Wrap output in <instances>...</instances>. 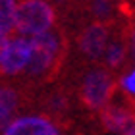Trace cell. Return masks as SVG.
<instances>
[{"instance_id":"obj_1","label":"cell","mask_w":135,"mask_h":135,"mask_svg":"<svg viewBox=\"0 0 135 135\" xmlns=\"http://www.w3.org/2000/svg\"><path fill=\"white\" fill-rule=\"evenodd\" d=\"M70 33L62 23L31 37V58L21 73L23 87L29 91H39L60 79L70 60Z\"/></svg>"},{"instance_id":"obj_8","label":"cell","mask_w":135,"mask_h":135,"mask_svg":"<svg viewBox=\"0 0 135 135\" xmlns=\"http://www.w3.org/2000/svg\"><path fill=\"white\" fill-rule=\"evenodd\" d=\"M29 58H31V37L16 35L14 39H10L4 58L0 62V75L4 77L21 75L29 64Z\"/></svg>"},{"instance_id":"obj_3","label":"cell","mask_w":135,"mask_h":135,"mask_svg":"<svg viewBox=\"0 0 135 135\" xmlns=\"http://www.w3.org/2000/svg\"><path fill=\"white\" fill-rule=\"evenodd\" d=\"M120 21V20H118ZM116 21H100V20H85L70 33L71 50L77 66H89L102 62L110 33Z\"/></svg>"},{"instance_id":"obj_13","label":"cell","mask_w":135,"mask_h":135,"mask_svg":"<svg viewBox=\"0 0 135 135\" xmlns=\"http://www.w3.org/2000/svg\"><path fill=\"white\" fill-rule=\"evenodd\" d=\"M122 87L135 95V68H133V70H129L124 77H122Z\"/></svg>"},{"instance_id":"obj_7","label":"cell","mask_w":135,"mask_h":135,"mask_svg":"<svg viewBox=\"0 0 135 135\" xmlns=\"http://www.w3.org/2000/svg\"><path fill=\"white\" fill-rule=\"evenodd\" d=\"M102 64L110 68L116 75L120 77V73L129 71V42H127V21L126 17H122L120 21H116V25L110 33L106 50L102 56Z\"/></svg>"},{"instance_id":"obj_10","label":"cell","mask_w":135,"mask_h":135,"mask_svg":"<svg viewBox=\"0 0 135 135\" xmlns=\"http://www.w3.org/2000/svg\"><path fill=\"white\" fill-rule=\"evenodd\" d=\"M27 93L20 87H2L0 89V133L17 118L21 102Z\"/></svg>"},{"instance_id":"obj_6","label":"cell","mask_w":135,"mask_h":135,"mask_svg":"<svg viewBox=\"0 0 135 135\" xmlns=\"http://www.w3.org/2000/svg\"><path fill=\"white\" fill-rule=\"evenodd\" d=\"M97 118H99L102 131L124 135L135 124V95L124 89L120 83L118 89L114 91L112 99L97 114Z\"/></svg>"},{"instance_id":"obj_2","label":"cell","mask_w":135,"mask_h":135,"mask_svg":"<svg viewBox=\"0 0 135 135\" xmlns=\"http://www.w3.org/2000/svg\"><path fill=\"white\" fill-rule=\"evenodd\" d=\"M64 79L75 91L77 104L83 112L91 116L99 114L106 106V102L112 99L114 91L118 89V75L106 68L104 64H89V66H77L75 70H70Z\"/></svg>"},{"instance_id":"obj_11","label":"cell","mask_w":135,"mask_h":135,"mask_svg":"<svg viewBox=\"0 0 135 135\" xmlns=\"http://www.w3.org/2000/svg\"><path fill=\"white\" fill-rule=\"evenodd\" d=\"M16 8H17V0H0V33L14 31Z\"/></svg>"},{"instance_id":"obj_14","label":"cell","mask_w":135,"mask_h":135,"mask_svg":"<svg viewBox=\"0 0 135 135\" xmlns=\"http://www.w3.org/2000/svg\"><path fill=\"white\" fill-rule=\"evenodd\" d=\"M8 42H10L8 33H0V62H2V58H4V52H6V48H8Z\"/></svg>"},{"instance_id":"obj_15","label":"cell","mask_w":135,"mask_h":135,"mask_svg":"<svg viewBox=\"0 0 135 135\" xmlns=\"http://www.w3.org/2000/svg\"><path fill=\"white\" fill-rule=\"evenodd\" d=\"M124 135H135V124H133V126L129 127V129H127V131L124 133Z\"/></svg>"},{"instance_id":"obj_16","label":"cell","mask_w":135,"mask_h":135,"mask_svg":"<svg viewBox=\"0 0 135 135\" xmlns=\"http://www.w3.org/2000/svg\"><path fill=\"white\" fill-rule=\"evenodd\" d=\"M0 89H2V87H0Z\"/></svg>"},{"instance_id":"obj_5","label":"cell","mask_w":135,"mask_h":135,"mask_svg":"<svg viewBox=\"0 0 135 135\" xmlns=\"http://www.w3.org/2000/svg\"><path fill=\"white\" fill-rule=\"evenodd\" d=\"M41 91V89H39ZM75 91L66 79H56L54 83L42 87L39 95V106L42 114L54 120L60 127H68L73 122V112H75Z\"/></svg>"},{"instance_id":"obj_12","label":"cell","mask_w":135,"mask_h":135,"mask_svg":"<svg viewBox=\"0 0 135 135\" xmlns=\"http://www.w3.org/2000/svg\"><path fill=\"white\" fill-rule=\"evenodd\" d=\"M127 21V42H129V68L133 70L135 64V14L126 17Z\"/></svg>"},{"instance_id":"obj_4","label":"cell","mask_w":135,"mask_h":135,"mask_svg":"<svg viewBox=\"0 0 135 135\" xmlns=\"http://www.w3.org/2000/svg\"><path fill=\"white\" fill-rule=\"evenodd\" d=\"M62 23L60 12L50 0H20L14 17V31L23 37H35Z\"/></svg>"},{"instance_id":"obj_9","label":"cell","mask_w":135,"mask_h":135,"mask_svg":"<svg viewBox=\"0 0 135 135\" xmlns=\"http://www.w3.org/2000/svg\"><path fill=\"white\" fill-rule=\"evenodd\" d=\"M2 135H62L60 126L45 114L17 116L2 131Z\"/></svg>"}]
</instances>
